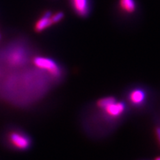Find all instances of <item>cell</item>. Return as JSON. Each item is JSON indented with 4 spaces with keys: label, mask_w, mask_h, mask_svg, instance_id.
<instances>
[{
    "label": "cell",
    "mask_w": 160,
    "mask_h": 160,
    "mask_svg": "<svg viewBox=\"0 0 160 160\" xmlns=\"http://www.w3.org/2000/svg\"><path fill=\"white\" fill-rule=\"evenodd\" d=\"M33 63L36 67L48 72L53 77L58 78L61 76V68L54 60L47 57H37L33 59Z\"/></svg>",
    "instance_id": "1"
},
{
    "label": "cell",
    "mask_w": 160,
    "mask_h": 160,
    "mask_svg": "<svg viewBox=\"0 0 160 160\" xmlns=\"http://www.w3.org/2000/svg\"><path fill=\"white\" fill-rule=\"evenodd\" d=\"M9 139L12 145L20 150L28 149L31 144L30 138L19 132H12L9 136Z\"/></svg>",
    "instance_id": "2"
},
{
    "label": "cell",
    "mask_w": 160,
    "mask_h": 160,
    "mask_svg": "<svg viewBox=\"0 0 160 160\" xmlns=\"http://www.w3.org/2000/svg\"><path fill=\"white\" fill-rule=\"evenodd\" d=\"M71 6L77 15L81 17H85L89 14V0H71Z\"/></svg>",
    "instance_id": "3"
},
{
    "label": "cell",
    "mask_w": 160,
    "mask_h": 160,
    "mask_svg": "<svg viewBox=\"0 0 160 160\" xmlns=\"http://www.w3.org/2000/svg\"><path fill=\"white\" fill-rule=\"evenodd\" d=\"M52 13L50 11L46 12L37 20L35 24L34 29L37 32H42L53 25L51 21Z\"/></svg>",
    "instance_id": "4"
},
{
    "label": "cell",
    "mask_w": 160,
    "mask_h": 160,
    "mask_svg": "<svg viewBox=\"0 0 160 160\" xmlns=\"http://www.w3.org/2000/svg\"><path fill=\"white\" fill-rule=\"evenodd\" d=\"M125 110V105L122 102L116 101L108 107L104 109L105 113L111 117H118L124 113Z\"/></svg>",
    "instance_id": "5"
},
{
    "label": "cell",
    "mask_w": 160,
    "mask_h": 160,
    "mask_svg": "<svg viewBox=\"0 0 160 160\" xmlns=\"http://www.w3.org/2000/svg\"><path fill=\"white\" fill-rule=\"evenodd\" d=\"M145 99V93L142 90L135 89L131 91L130 94V100L133 105H140L144 102Z\"/></svg>",
    "instance_id": "6"
},
{
    "label": "cell",
    "mask_w": 160,
    "mask_h": 160,
    "mask_svg": "<svg viewBox=\"0 0 160 160\" xmlns=\"http://www.w3.org/2000/svg\"><path fill=\"white\" fill-rule=\"evenodd\" d=\"M120 8L126 13H133L137 8L135 0H119Z\"/></svg>",
    "instance_id": "7"
},
{
    "label": "cell",
    "mask_w": 160,
    "mask_h": 160,
    "mask_svg": "<svg viewBox=\"0 0 160 160\" xmlns=\"http://www.w3.org/2000/svg\"><path fill=\"white\" fill-rule=\"evenodd\" d=\"M117 101L114 97H107L102 98L101 99H99L97 102L98 107L102 109H105L107 107H108L109 105H111V104L114 103Z\"/></svg>",
    "instance_id": "8"
},
{
    "label": "cell",
    "mask_w": 160,
    "mask_h": 160,
    "mask_svg": "<svg viewBox=\"0 0 160 160\" xmlns=\"http://www.w3.org/2000/svg\"><path fill=\"white\" fill-rule=\"evenodd\" d=\"M64 17H65V14L62 13V12H57L54 14L51 15V21L53 25L54 24L59 23V22H61L62 20L63 19Z\"/></svg>",
    "instance_id": "9"
},
{
    "label": "cell",
    "mask_w": 160,
    "mask_h": 160,
    "mask_svg": "<svg viewBox=\"0 0 160 160\" xmlns=\"http://www.w3.org/2000/svg\"><path fill=\"white\" fill-rule=\"evenodd\" d=\"M156 134H157L158 141L160 144V127H158L156 128Z\"/></svg>",
    "instance_id": "10"
},
{
    "label": "cell",
    "mask_w": 160,
    "mask_h": 160,
    "mask_svg": "<svg viewBox=\"0 0 160 160\" xmlns=\"http://www.w3.org/2000/svg\"><path fill=\"white\" fill-rule=\"evenodd\" d=\"M155 160H160V157H157V158H156V159H155Z\"/></svg>",
    "instance_id": "11"
},
{
    "label": "cell",
    "mask_w": 160,
    "mask_h": 160,
    "mask_svg": "<svg viewBox=\"0 0 160 160\" xmlns=\"http://www.w3.org/2000/svg\"></svg>",
    "instance_id": "12"
}]
</instances>
